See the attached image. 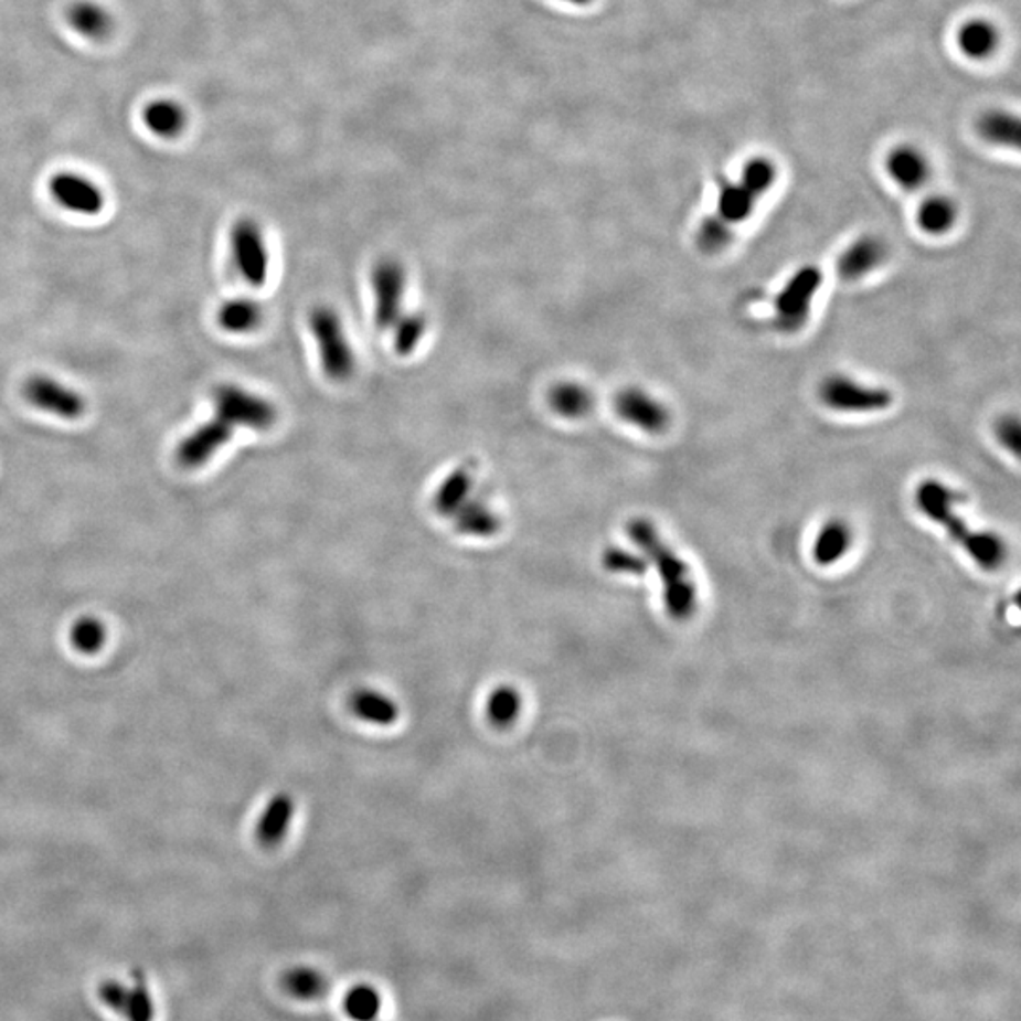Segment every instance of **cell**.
<instances>
[{
    "label": "cell",
    "instance_id": "4fadbf2b",
    "mask_svg": "<svg viewBox=\"0 0 1021 1021\" xmlns=\"http://www.w3.org/2000/svg\"><path fill=\"white\" fill-rule=\"evenodd\" d=\"M885 257L887 246L882 238L876 235H861L838 256V275L848 283H855L869 277L872 270H876L885 262Z\"/></svg>",
    "mask_w": 1021,
    "mask_h": 1021
},
{
    "label": "cell",
    "instance_id": "9c48e42d",
    "mask_svg": "<svg viewBox=\"0 0 1021 1021\" xmlns=\"http://www.w3.org/2000/svg\"><path fill=\"white\" fill-rule=\"evenodd\" d=\"M613 407L626 424L646 434H664L666 429L670 428L672 415L664 403L638 386H626L620 390L615 396Z\"/></svg>",
    "mask_w": 1021,
    "mask_h": 1021
},
{
    "label": "cell",
    "instance_id": "9a60e30c",
    "mask_svg": "<svg viewBox=\"0 0 1021 1021\" xmlns=\"http://www.w3.org/2000/svg\"><path fill=\"white\" fill-rule=\"evenodd\" d=\"M1001 34L996 23L983 18L965 21L957 29L956 44L959 52L970 61H986L997 52Z\"/></svg>",
    "mask_w": 1021,
    "mask_h": 1021
},
{
    "label": "cell",
    "instance_id": "8992f818",
    "mask_svg": "<svg viewBox=\"0 0 1021 1021\" xmlns=\"http://www.w3.org/2000/svg\"><path fill=\"white\" fill-rule=\"evenodd\" d=\"M214 407L217 418L231 428L265 432L273 428L278 418L277 407L269 400L235 384H222L214 390Z\"/></svg>",
    "mask_w": 1021,
    "mask_h": 1021
},
{
    "label": "cell",
    "instance_id": "2e32d148",
    "mask_svg": "<svg viewBox=\"0 0 1021 1021\" xmlns=\"http://www.w3.org/2000/svg\"><path fill=\"white\" fill-rule=\"evenodd\" d=\"M291 816H294V800L288 795L280 793L277 797L270 798L269 805L257 823L256 837L259 843L265 848H273L283 842L290 827Z\"/></svg>",
    "mask_w": 1021,
    "mask_h": 1021
},
{
    "label": "cell",
    "instance_id": "ac0fdd59",
    "mask_svg": "<svg viewBox=\"0 0 1021 1021\" xmlns=\"http://www.w3.org/2000/svg\"><path fill=\"white\" fill-rule=\"evenodd\" d=\"M957 206L946 195H929L917 209V225L930 237H943L954 230L957 222Z\"/></svg>",
    "mask_w": 1021,
    "mask_h": 1021
},
{
    "label": "cell",
    "instance_id": "7a4b0ae2",
    "mask_svg": "<svg viewBox=\"0 0 1021 1021\" xmlns=\"http://www.w3.org/2000/svg\"><path fill=\"white\" fill-rule=\"evenodd\" d=\"M628 535L641 549V553H646L647 559L659 570L660 579L664 585L668 613L679 620L691 617L696 606V587L692 581L691 570L683 559L660 538L657 528L646 519H636L630 522Z\"/></svg>",
    "mask_w": 1021,
    "mask_h": 1021
},
{
    "label": "cell",
    "instance_id": "ba28073f",
    "mask_svg": "<svg viewBox=\"0 0 1021 1021\" xmlns=\"http://www.w3.org/2000/svg\"><path fill=\"white\" fill-rule=\"evenodd\" d=\"M371 284L375 296L376 326L381 330H389L403 315L407 273L396 259H383L375 265Z\"/></svg>",
    "mask_w": 1021,
    "mask_h": 1021
},
{
    "label": "cell",
    "instance_id": "5bb4252c",
    "mask_svg": "<svg viewBox=\"0 0 1021 1021\" xmlns=\"http://www.w3.org/2000/svg\"><path fill=\"white\" fill-rule=\"evenodd\" d=\"M885 171L898 188L906 192H917L929 180V159L916 146L898 145L887 153Z\"/></svg>",
    "mask_w": 1021,
    "mask_h": 1021
},
{
    "label": "cell",
    "instance_id": "f1b7e54d",
    "mask_svg": "<svg viewBox=\"0 0 1021 1021\" xmlns=\"http://www.w3.org/2000/svg\"><path fill=\"white\" fill-rule=\"evenodd\" d=\"M776 179H778V169L774 166V161L763 158V156H757V158L745 161L744 169L740 172L738 182L744 185L747 192L752 193L753 198L761 199L770 192L774 184H776Z\"/></svg>",
    "mask_w": 1021,
    "mask_h": 1021
},
{
    "label": "cell",
    "instance_id": "74e56055",
    "mask_svg": "<svg viewBox=\"0 0 1021 1021\" xmlns=\"http://www.w3.org/2000/svg\"><path fill=\"white\" fill-rule=\"evenodd\" d=\"M562 2H567V4H574V7H587L593 0H562Z\"/></svg>",
    "mask_w": 1021,
    "mask_h": 1021
},
{
    "label": "cell",
    "instance_id": "5b68a950",
    "mask_svg": "<svg viewBox=\"0 0 1021 1021\" xmlns=\"http://www.w3.org/2000/svg\"><path fill=\"white\" fill-rule=\"evenodd\" d=\"M823 275L816 265H805L785 283L774 299V322L785 333H797L810 318L813 297L821 288Z\"/></svg>",
    "mask_w": 1021,
    "mask_h": 1021
},
{
    "label": "cell",
    "instance_id": "6da1fadb",
    "mask_svg": "<svg viewBox=\"0 0 1021 1021\" xmlns=\"http://www.w3.org/2000/svg\"><path fill=\"white\" fill-rule=\"evenodd\" d=\"M916 508L922 511L929 521L936 522L938 527L948 532L949 538L956 541L959 547L965 549L970 559L982 567V570H997L1004 562V545L1001 538L991 532H978L962 521V517L956 513V506L959 503V494L954 488H949L946 482L938 479H923L916 488L914 494Z\"/></svg>",
    "mask_w": 1021,
    "mask_h": 1021
},
{
    "label": "cell",
    "instance_id": "d6a6232c",
    "mask_svg": "<svg viewBox=\"0 0 1021 1021\" xmlns=\"http://www.w3.org/2000/svg\"><path fill=\"white\" fill-rule=\"evenodd\" d=\"M71 644L82 655H97L106 644V626L97 617H82L71 628Z\"/></svg>",
    "mask_w": 1021,
    "mask_h": 1021
},
{
    "label": "cell",
    "instance_id": "cb8c5ba5",
    "mask_svg": "<svg viewBox=\"0 0 1021 1021\" xmlns=\"http://www.w3.org/2000/svg\"><path fill=\"white\" fill-rule=\"evenodd\" d=\"M68 23L73 25L76 33L92 40L105 39L113 31L110 13L97 2H89V0L74 2L68 10Z\"/></svg>",
    "mask_w": 1021,
    "mask_h": 1021
},
{
    "label": "cell",
    "instance_id": "4316f807",
    "mask_svg": "<svg viewBox=\"0 0 1021 1021\" xmlns=\"http://www.w3.org/2000/svg\"><path fill=\"white\" fill-rule=\"evenodd\" d=\"M456 530L460 534L475 535V538H490L498 534L501 522L498 514L488 509L481 501L464 503L455 514Z\"/></svg>",
    "mask_w": 1021,
    "mask_h": 1021
},
{
    "label": "cell",
    "instance_id": "8d00e7d4",
    "mask_svg": "<svg viewBox=\"0 0 1021 1021\" xmlns=\"http://www.w3.org/2000/svg\"><path fill=\"white\" fill-rule=\"evenodd\" d=\"M997 442L1001 443L1002 448H1007L1010 455L1020 456L1021 453V424L1020 418L1015 415H1004L997 421L996 426Z\"/></svg>",
    "mask_w": 1021,
    "mask_h": 1021
},
{
    "label": "cell",
    "instance_id": "ffe728a7",
    "mask_svg": "<svg viewBox=\"0 0 1021 1021\" xmlns=\"http://www.w3.org/2000/svg\"><path fill=\"white\" fill-rule=\"evenodd\" d=\"M757 201L740 182L723 180L719 185L715 214L728 225L744 224L747 217H752Z\"/></svg>",
    "mask_w": 1021,
    "mask_h": 1021
},
{
    "label": "cell",
    "instance_id": "d4e9b609",
    "mask_svg": "<svg viewBox=\"0 0 1021 1021\" xmlns=\"http://www.w3.org/2000/svg\"><path fill=\"white\" fill-rule=\"evenodd\" d=\"M471 488H474V477L468 469H456L442 482V487L437 488L434 498L435 511L443 517H455L458 509L464 503H468Z\"/></svg>",
    "mask_w": 1021,
    "mask_h": 1021
},
{
    "label": "cell",
    "instance_id": "8fae6325",
    "mask_svg": "<svg viewBox=\"0 0 1021 1021\" xmlns=\"http://www.w3.org/2000/svg\"><path fill=\"white\" fill-rule=\"evenodd\" d=\"M50 193L66 211L95 216L105 206V193L92 180L76 172H60L47 182Z\"/></svg>",
    "mask_w": 1021,
    "mask_h": 1021
},
{
    "label": "cell",
    "instance_id": "277c9868",
    "mask_svg": "<svg viewBox=\"0 0 1021 1021\" xmlns=\"http://www.w3.org/2000/svg\"><path fill=\"white\" fill-rule=\"evenodd\" d=\"M817 397L830 411L850 415L882 413L893 403L891 390L864 384L840 373L825 376L817 386Z\"/></svg>",
    "mask_w": 1021,
    "mask_h": 1021
},
{
    "label": "cell",
    "instance_id": "1f68e13d",
    "mask_svg": "<svg viewBox=\"0 0 1021 1021\" xmlns=\"http://www.w3.org/2000/svg\"><path fill=\"white\" fill-rule=\"evenodd\" d=\"M521 713V696L513 687H498L487 702V715L492 725L506 728Z\"/></svg>",
    "mask_w": 1021,
    "mask_h": 1021
},
{
    "label": "cell",
    "instance_id": "7c38bea8",
    "mask_svg": "<svg viewBox=\"0 0 1021 1021\" xmlns=\"http://www.w3.org/2000/svg\"><path fill=\"white\" fill-rule=\"evenodd\" d=\"M233 428L224 421L214 416L212 421L201 424L193 434L184 437L177 447V460L182 468H201L211 461L220 448L230 442Z\"/></svg>",
    "mask_w": 1021,
    "mask_h": 1021
},
{
    "label": "cell",
    "instance_id": "7402d4cb",
    "mask_svg": "<svg viewBox=\"0 0 1021 1021\" xmlns=\"http://www.w3.org/2000/svg\"><path fill=\"white\" fill-rule=\"evenodd\" d=\"M142 118L146 127L161 139H174L184 131V108L171 99L152 100L146 106Z\"/></svg>",
    "mask_w": 1021,
    "mask_h": 1021
},
{
    "label": "cell",
    "instance_id": "44dd1931",
    "mask_svg": "<svg viewBox=\"0 0 1021 1021\" xmlns=\"http://www.w3.org/2000/svg\"><path fill=\"white\" fill-rule=\"evenodd\" d=\"M851 547V530L840 519L823 524L813 543V559L821 566L837 564Z\"/></svg>",
    "mask_w": 1021,
    "mask_h": 1021
},
{
    "label": "cell",
    "instance_id": "484cf974",
    "mask_svg": "<svg viewBox=\"0 0 1021 1021\" xmlns=\"http://www.w3.org/2000/svg\"><path fill=\"white\" fill-rule=\"evenodd\" d=\"M350 710L368 723L389 726L396 723L397 705L381 692L362 689L350 696Z\"/></svg>",
    "mask_w": 1021,
    "mask_h": 1021
},
{
    "label": "cell",
    "instance_id": "83f0119b",
    "mask_svg": "<svg viewBox=\"0 0 1021 1021\" xmlns=\"http://www.w3.org/2000/svg\"><path fill=\"white\" fill-rule=\"evenodd\" d=\"M132 978H135V983L127 986L119 1015H124L127 1021L156 1020V1002H153L152 991L146 983L145 975L140 970H135Z\"/></svg>",
    "mask_w": 1021,
    "mask_h": 1021
},
{
    "label": "cell",
    "instance_id": "e575fe53",
    "mask_svg": "<svg viewBox=\"0 0 1021 1021\" xmlns=\"http://www.w3.org/2000/svg\"><path fill=\"white\" fill-rule=\"evenodd\" d=\"M732 241V225L723 222L717 214L705 217L696 231V243L708 254L725 251Z\"/></svg>",
    "mask_w": 1021,
    "mask_h": 1021
},
{
    "label": "cell",
    "instance_id": "f546056e",
    "mask_svg": "<svg viewBox=\"0 0 1021 1021\" xmlns=\"http://www.w3.org/2000/svg\"><path fill=\"white\" fill-rule=\"evenodd\" d=\"M392 328H394V349L397 354L411 357L426 336L428 322L421 312H407V315L403 312Z\"/></svg>",
    "mask_w": 1021,
    "mask_h": 1021
},
{
    "label": "cell",
    "instance_id": "3957f363",
    "mask_svg": "<svg viewBox=\"0 0 1021 1021\" xmlns=\"http://www.w3.org/2000/svg\"><path fill=\"white\" fill-rule=\"evenodd\" d=\"M309 326L317 339L323 373L333 383L349 381L357 370V358L339 315L330 307H317L310 312Z\"/></svg>",
    "mask_w": 1021,
    "mask_h": 1021
},
{
    "label": "cell",
    "instance_id": "d590c367",
    "mask_svg": "<svg viewBox=\"0 0 1021 1021\" xmlns=\"http://www.w3.org/2000/svg\"><path fill=\"white\" fill-rule=\"evenodd\" d=\"M604 566L615 574L641 575L647 572L646 559L615 547L607 549L604 553Z\"/></svg>",
    "mask_w": 1021,
    "mask_h": 1021
},
{
    "label": "cell",
    "instance_id": "d6986e66",
    "mask_svg": "<svg viewBox=\"0 0 1021 1021\" xmlns=\"http://www.w3.org/2000/svg\"><path fill=\"white\" fill-rule=\"evenodd\" d=\"M262 322H264L262 305L246 297L225 301L222 309L217 310V323L222 326V330L237 333V336L257 330Z\"/></svg>",
    "mask_w": 1021,
    "mask_h": 1021
},
{
    "label": "cell",
    "instance_id": "4dcf8cb0",
    "mask_svg": "<svg viewBox=\"0 0 1021 1021\" xmlns=\"http://www.w3.org/2000/svg\"><path fill=\"white\" fill-rule=\"evenodd\" d=\"M283 983L291 997L301 999V1001L318 999L326 991V980H323L322 972L309 969V967H297V969L288 970L284 975Z\"/></svg>",
    "mask_w": 1021,
    "mask_h": 1021
},
{
    "label": "cell",
    "instance_id": "30bf717a",
    "mask_svg": "<svg viewBox=\"0 0 1021 1021\" xmlns=\"http://www.w3.org/2000/svg\"><path fill=\"white\" fill-rule=\"evenodd\" d=\"M23 394H25L26 402L34 407L46 411L50 415L66 418V421H74L86 413L84 396L76 390L55 381L52 376H29L23 386Z\"/></svg>",
    "mask_w": 1021,
    "mask_h": 1021
},
{
    "label": "cell",
    "instance_id": "603a6c76",
    "mask_svg": "<svg viewBox=\"0 0 1021 1021\" xmlns=\"http://www.w3.org/2000/svg\"><path fill=\"white\" fill-rule=\"evenodd\" d=\"M978 132L986 142L1001 148L1020 146V119L1009 110H989L978 119Z\"/></svg>",
    "mask_w": 1021,
    "mask_h": 1021
},
{
    "label": "cell",
    "instance_id": "52a82bcc",
    "mask_svg": "<svg viewBox=\"0 0 1021 1021\" xmlns=\"http://www.w3.org/2000/svg\"><path fill=\"white\" fill-rule=\"evenodd\" d=\"M230 244L238 275L256 288L264 286L269 277V251L264 231L256 220L241 217L235 222L231 227Z\"/></svg>",
    "mask_w": 1021,
    "mask_h": 1021
},
{
    "label": "cell",
    "instance_id": "e0dca14e",
    "mask_svg": "<svg viewBox=\"0 0 1021 1021\" xmlns=\"http://www.w3.org/2000/svg\"><path fill=\"white\" fill-rule=\"evenodd\" d=\"M547 402L556 415L570 421L591 415L594 407L593 392L587 386L572 381L554 384L553 389L549 390Z\"/></svg>",
    "mask_w": 1021,
    "mask_h": 1021
},
{
    "label": "cell",
    "instance_id": "836d02e7",
    "mask_svg": "<svg viewBox=\"0 0 1021 1021\" xmlns=\"http://www.w3.org/2000/svg\"><path fill=\"white\" fill-rule=\"evenodd\" d=\"M344 1012L350 1020L376 1021L381 1012V996L371 986H354L344 997Z\"/></svg>",
    "mask_w": 1021,
    "mask_h": 1021
}]
</instances>
